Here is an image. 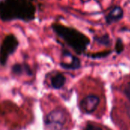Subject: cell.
Wrapping results in <instances>:
<instances>
[{
    "label": "cell",
    "instance_id": "9",
    "mask_svg": "<svg viewBox=\"0 0 130 130\" xmlns=\"http://www.w3.org/2000/svg\"><path fill=\"white\" fill-rule=\"evenodd\" d=\"M66 82V76L62 73H57L53 77L51 78L50 84L53 89L55 90H59L64 87Z\"/></svg>",
    "mask_w": 130,
    "mask_h": 130
},
{
    "label": "cell",
    "instance_id": "10",
    "mask_svg": "<svg viewBox=\"0 0 130 130\" xmlns=\"http://www.w3.org/2000/svg\"><path fill=\"white\" fill-rule=\"evenodd\" d=\"M94 41L96 44L104 46L106 48H111L113 45V41L108 33H104L101 35H96L94 37Z\"/></svg>",
    "mask_w": 130,
    "mask_h": 130
},
{
    "label": "cell",
    "instance_id": "12",
    "mask_svg": "<svg viewBox=\"0 0 130 130\" xmlns=\"http://www.w3.org/2000/svg\"><path fill=\"white\" fill-rule=\"evenodd\" d=\"M124 49H125V45L123 40L120 38H117L114 45V51L117 53V54H120L123 52Z\"/></svg>",
    "mask_w": 130,
    "mask_h": 130
},
{
    "label": "cell",
    "instance_id": "7",
    "mask_svg": "<svg viewBox=\"0 0 130 130\" xmlns=\"http://www.w3.org/2000/svg\"><path fill=\"white\" fill-rule=\"evenodd\" d=\"M70 58H71L70 63H66V62L60 63V67L62 69L67 70H76L82 67V62L78 56L72 54Z\"/></svg>",
    "mask_w": 130,
    "mask_h": 130
},
{
    "label": "cell",
    "instance_id": "4",
    "mask_svg": "<svg viewBox=\"0 0 130 130\" xmlns=\"http://www.w3.org/2000/svg\"><path fill=\"white\" fill-rule=\"evenodd\" d=\"M66 121V112L62 109H55L46 115L44 123L47 130H62Z\"/></svg>",
    "mask_w": 130,
    "mask_h": 130
},
{
    "label": "cell",
    "instance_id": "5",
    "mask_svg": "<svg viewBox=\"0 0 130 130\" xmlns=\"http://www.w3.org/2000/svg\"><path fill=\"white\" fill-rule=\"evenodd\" d=\"M100 104V97L94 94H89L84 97L80 103L82 110L88 113H93Z\"/></svg>",
    "mask_w": 130,
    "mask_h": 130
},
{
    "label": "cell",
    "instance_id": "14",
    "mask_svg": "<svg viewBox=\"0 0 130 130\" xmlns=\"http://www.w3.org/2000/svg\"><path fill=\"white\" fill-rule=\"evenodd\" d=\"M84 130H102V129L94 124H88Z\"/></svg>",
    "mask_w": 130,
    "mask_h": 130
},
{
    "label": "cell",
    "instance_id": "8",
    "mask_svg": "<svg viewBox=\"0 0 130 130\" xmlns=\"http://www.w3.org/2000/svg\"><path fill=\"white\" fill-rule=\"evenodd\" d=\"M11 72L13 74L15 75H21L23 74H25L28 76H32L33 75V70L27 64V63H23V64H14L11 67Z\"/></svg>",
    "mask_w": 130,
    "mask_h": 130
},
{
    "label": "cell",
    "instance_id": "6",
    "mask_svg": "<svg viewBox=\"0 0 130 130\" xmlns=\"http://www.w3.org/2000/svg\"><path fill=\"white\" fill-rule=\"evenodd\" d=\"M124 17V10L120 5H114L113 6L110 11L104 15V20L105 23L107 25H110L119 22L121 21Z\"/></svg>",
    "mask_w": 130,
    "mask_h": 130
},
{
    "label": "cell",
    "instance_id": "11",
    "mask_svg": "<svg viewBox=\"0 0 130 130\" xmlns=\"http://www.w3.org/2000/svg\"><path fill=\"white\" fill-rule=\"evenodd\" d=\"M113 51L109 50V51H104L101 52H98V53H92V54H85L87 57L91 58V59H103L105 58L111 54Z\"/></svg>",
    "mask_w": 130,
    "mask_h": 130
},
{
    "label": "cell",
    "instance_id": "1",
    "mask_svg": "<svg viewBox=\"0 0 130 130\" xmlns=\"http://www.w3.org/2000/svg\"><path fill=\"white\" fill-rule=\"evenodd\" d=\"M35 13L34 0L0 1V19L3 21L21 20L29 22L34 19Z\"/></svg>",
    "mask_w": 130,
    "mask_h": 130
},
{
    "label": "cell",
    "instance_id": "2",
    "mask_svg": "<svg viewBox=\"0 0 130 130\" xmlns=\"http://www.w3.org/2000/svg\"><path fill=\"white\" fill-rule=\"evenodd\" d=\"M51 28L53 32L78 55H85L91 43L86 34L75 28L59 23L52 24Z\"/></svg>",
    "mask_w": 130,
    "mask_h": 130
},
{
    "label": "cell",
    "instance_id": "3",
    "mask_svg": "<svg viewBox=\"0 0 130 130\" xmlns=\"http://www.w3.org/2000/svg\"><path fill=\"white\" fill-rule=\"evenodd\" d=\"M19 42L16 36L13 34H8L3 39L0 45V64L5 66L9 57L17 50Z\"/></svg>",
    "mask_w": 130,
    "mask_h": 130
},
{
    "label": "cell",
    "instance_id": "13",
    "mask_svg": "<svg viewBox=\"0 0 130 130\" xmlns=\"http://www.w3.org/2000/svg\"><path fill=\"white\" fill-rule=\"evenodd\" d=\"M123 92L125 94V96L128 98V100L130 102V81H129L128 83H126L125 84L123 90Z\"/></svg>",
    "mask_w": 130,
    "mask_h": 130
}]
</instances>
